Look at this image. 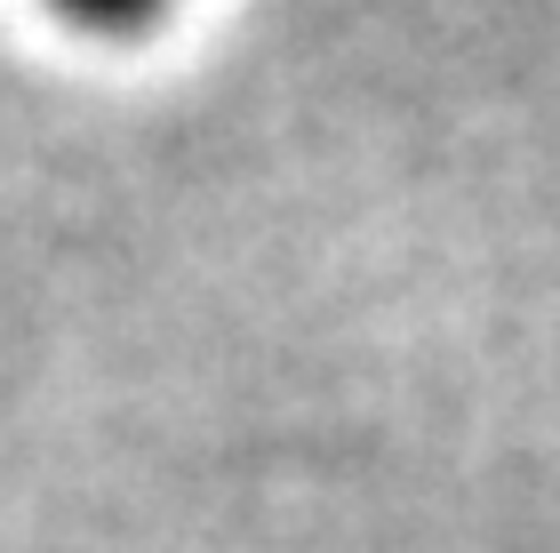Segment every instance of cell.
<instances>
[{
  "label": "cell",
  "mask_w": 560,
  "mask_h": 553,
  "mask_svg": "<svg viewBox=\"0 0 560 553\" xmlns=\"http://www.w3.org/2000/svg\"><path fill=\"white\" fill-rule=\"evenodd\" d=\"M72 24H96V33H129V24H152L168 0H57Z\"/></svg>",
  "instance_id": "cell-1"
}]
</instances>
